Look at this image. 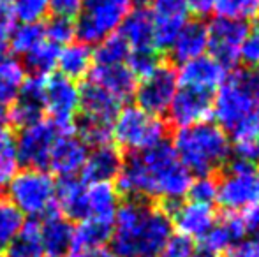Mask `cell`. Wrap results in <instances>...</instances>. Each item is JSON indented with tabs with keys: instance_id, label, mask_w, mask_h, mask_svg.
<instances>
[{
	"instance_id": "1",
	"label": "cell",
	"mask_w": 259,
	"mask_h": 257,
	"mask_svg": "<svg viewBox=\"0 0 259 257\" xmlns=\"http://www.w3.org/2000/svg\"><path fill=\"white\" fill-rule=\"evenodd\" d=\"M192 180L173 146L160 143L152 150L131 153L123 161L116 176V190L131 199H162L169 206L187 195Z\"/></svg>"
},
{
	"instance_id": "2",
	"label": "cell",
	"mask_w": 259,
	"mask_h": 257,
	"mask_svg": "<svg viewBox=\"0 0 259 257\" xmlns=\"http://www.w3.org/2000/svg\"><path fill=\"white\" fill-rule=\"evenodd\" d=\"M171 236L173 224L166 210L129 199L116 210L109 241L116 257H155Z\"/></svg>"
},
{
	"instance_id": "3",
	"label": "cell",
	"mask_w": 259,
	"mask_h": 257,
	"mask_svg": "<svg viewBox=\"0 0 259 257\" xmlns=\"http://www.w3.org/2000/svg\"><path fill=\"white\" fill-rule=\"evenodd\" d=\"M173 150L191 175L210 176L229 161L231 139L217 124L201 122L178 129L173 139Z\"/></svg>"
},
{
	"instance_id": "4",
	"label": "cell",
	"mask_w": 259,
	"mask_h": 257,
	"mask_svg": "<svg viewBox=\"0 0 259 257\" xmlns=\"http://www.w3.org/2000/svg\"><path fill=\"white\" fill-rule=\"evenodd\" d=\"M259 110V72L235 71L228 74L213 95V115L217 125L231 130L236 124Z\"/></svg>"
},
{
	"instance_id": "5",
	"label": "cell",
	"mask_w": 259,
	"mask_h": 257,
	"mask_svg": "<svg viewBox=\"0 0 259 257\" xmlns=\"http://www.w3.org/2000/svg\"><path fill=\"white\" fill-rule=\"evenodd\" d=\"M111 137L118 144V150L140 153L164 143L166 124L160 117L150 115L138 106H125L118 111L111 124Z\"/></svg>"
},
{
	"instance_id": "6",
	"label": "cell",
	"mask_w": 259,
	"mask_h": 257,
	"mask_svg": "<svg viewBox=\"0 0 259 257\" xmlns=\"http://www.w3.org/2000/svg\"><path fill=\"white\" fill-rule=\"evenodd\" d=\"M55 182L53 175L45 169H28L16 173L9 182V201L20 210L23 215L45 217L55 210Z\"/></svg>"
},
{
	"instance_id": "7",
	"label": "cell",
	"mask_w": 259,
	"mask_h": 257,
	"mask_svg": "<svg viewBox=\"0 0 259 257\" xmlns=\"http://www.w3.org/2000/svg\"><path fill=\"white\" fill-rule=\"evenodd\" d=\"M134 0H81L74 23L79 42L94 44L111 35L133 11Z\"/></svg>"
},
{
	"instance_id": "8",
	"label": "cell",
	"mask_w": 259,
	"mask_h": 257,
	"mask_svg": "<svg viewBox=\"0 0 259 257\" xmlns=\"http://www.w3.org/2000/svg\"><path fill=\"white\" fill-rule=\"evenodd\" d=\"M64 132L65 130L55 125L52 120H45V118L28 127H23L20 130L18 139H14L18 162L28 169H46L55 141Z\"/></svg>"
},
{
	"instance_id": "9",
	"label": "cell",
	"mask_w": 259,
	"mask_h": 257,
	"mask_svg": "<svg viewBox=\"0 0 259 257\" xmlns=\"http://www.w3.org/2000/svg\"><path fill=\"white\" fill-rule=\"evenodd\" d=\"M42 92L50 120L65 132L74 130V120L79 113V86L76 81L62 74H50L45 78Z\"/></svg>"
},
{
	"instance_id": "10",
	"label": "cell",
	"mask_w": 259,
	"mask_h": 257,
	"mask_svg": "<svg viewBox=\"0 0 259 257\" xmlns=\"http://www.w3.org/2000/svg\"><path fill=\"white\" fill-rule=\"evenodd\" d=\"M215 201L228 212H240L250 204L259 202L256 169L235 161L228 171L217 182V199Z\"/></svg>"
},
{
	"instance_id": "11",
	"label": "cell",
	"mask_w": 259,
	"mask_h": 257,
	"mask_svg": "<svg viewBox=\"0 0 259 257\" xmlns=\"http://www.w3.org/2000/svg\"><path fill=\"white\" fill-rule=\"evenodd\" d=\"M177 90V72L169 65L160 64L150 74L140 78V81L136 83V90H134L136 106L147 113L160 117V115L167 113Z\"/></svg>"
},
{
	"instance_id": "12",
	"label": "cell",
	"mask_w": 259,
	"mask_h": 257,
	"mask_svg": "<svg viewBox=\"0 0 259 257\" xmlns=\"http://www.w3.org/2000/svg\"><path fill=\"white\" fill-rule=\"evenodd\" d=\"M208 30V52L226 69L233 67L240 60V48L247 34V25L243 21L217 18L206 27Z\"/></svg>"
},
{
	"instance_id": "13",
	"label": "cell",
	"mask_w": 259,
	"mask_h": 257,
	"mask_svg": "<svg viewBox=\"0 0 259 257\" xmlns=\"http://www.w3.org/2000/svg\"><path fill=\"white\" fill-rule=\"evenodd\" d=\"M211 111H213V93L178 85L167 115H169V120L178 129H182L208 122Z\"/></svg>"
},
{
	"instance_id": "14",
	"label": "cell",
	"mask_w": 259,
	"mask_h": 257,
	"mask_svg": "<svg viewBox=\"0 0 259 257\" xmlns=\"http://www.w3.org/2000/svg\"><path fill=\"white\" fill-rule=\"evenodd\" d=\"M167 215L178 234L187 240H203L217 224V215L211 204L185 201L167 206Z\"/></svg>"
},
{
	"instance_id": "15",
	"label": "cell",
	"mask_w": 259,
	"mask_h": 257,
	"mask_svg": "<svg viewBox=\"0 0 259 257\" xmlns=\"http://www.w3.org/2000/svg\"><path fill=\"white\" fill-rule=\"evenodd\" d=\"M45 78H34L28 76L21 86L20 93L11 104V110L7 111V118L16 127L23 129L35 122L42 120L45 115V92H42Z\"/></svg>"
},
{
	"instance_id": "16",
	"label": "cell",
	"mask_w": 259,
	"mask_h": 257,
	"mask_svg": "<svg viewBox=\"0 0 259 257\" xmlns=\"http://www.w3.org/2000/svg\"><path fill=\"white\" fill-rule=\"evenodd\" d=\"M87 155H89V148L76 136L74 130L64 132L55 141L48 168H52V171L60 178H74L78 176V173H81Z\"/></svg>"
},
{
	"instance_id": "17",
	"label": "cell",
	"mask_w": 259,
	"mask_h": 257,
	"mask_svg": "<svg viewBox=\"0 0 259 257\" xmlns=\"http://www.w3.org/2000/svg\"><path fill=\"white\" fill-rule=\"evenodd\" d=\"M177 78L180 86H191V88L213 93L228 78V69L217 62L213 57L205 55L187 64H182Z\"/></svg>"
},
{
	"instance_id": "18",
	"label": "cell",
	"mask_w": 259,
	"mask_h": 257,
	"mask_svg": "<svg viewBox=\"0 0 259 257\" xmlns=\"http://www.w3.org/2000/svg\"><path fill=\"white\" fill-rule=\"evenodd\" d=\"M120 110L122 102L106 92L103 86L92 81H87L85 85L79 86V118L111 125Z\"/></svg>"
},
{
	"instance_id": "19",
	"label": "cell",
	"mask_w": 259,
	"mask_h": 257,
	"mask_svg": "<svg viewBox=\"0 0 259 257\" xmlns=\"http://www.w3.org/2000/svg\"><path fill=\"white\" fill-rule=\"evenodd\" d=\"M118 34L127 42L131 53L159 52L154 34V16L145 6H138L131 11L118 27Z\"/></svg>"
},
{
	"instance_id": "20",
	"label": "cell",
	"mask_w": 259,
	"mask_h": 257,
	"mask_svg": "<svg viewBox=\"0 0 259 257\" xmlns=\"http://www.w3.org/2000/svg\"><path fill=\"white\" fill-rule=\"evenodd\" d=\"M41 247L46 257H69L74 240V227L57 208L42 217Z\"/></svg>"
},
{
	"instance_id": "21",
	"label": "cell",
	"mask_w": 259,
	"mask_h": 257,
	"mask_svg": "<svg viewBox=\"0 0 259 257\" xmlns=\"http://www.w3.org/2000/svg\"><path fill=\"white\" fill-rule=\"evenodd\" d=\"M122 164V153L115 144H101V146H96L89 151L79 178L85 183L111 182L113 178L118 176Z\"/></svg>"
},
{
	"instance_id": "22",
	"label": "cell",
	"mask_w": 259,
	"mask_h": 257,
	"mask_svg": "<svg viewBox=\"0 0 259 257\" xmlns=\"http://www.w3.org/2000/svg\"><path fill=\"white\" fill-rule=\"evenodd\" d=\"M171 57L175 62L187 64L199 57H205L208 52V30L201 21H185L182 30L169 46Z\"/></svg>"
},
{
	"instance_id": "23",
	"label": "cell",
	"mask_w": 259,
	"mask_h": 257,
	"mask_svg": "<svg viewBox=\"0 0 259 257\" xmlns=\"http://www.w3.org/2000/svg\"><path fill=\"white\" fill-rule=\"evenodd\" d=\"M89 76H90L89 81L103 86L106 92H109L113 97H116L122 104L125 102L131 95H134L138 79H136V76L131 72V69L127 67V64L108 65V67L92 65Z\"/></svg>"
},
{
	"instance_id": "24",
	"label": "cell",
	"mask_w": 259,
	"mask_h": 257,
	"mask_svg": "<svg viewBox=\"0 0 259 257\" xmlns=\"http://www.w3.org/2000/svg\"><path fill=\"white\" fill-rule=\"evenodd\" d=\"M118 206H120V194L111 182L87 183V189H85L87 219L113 222Z\"/></svg>"
},
{
	"instance_id": "25",
	"label": "cell",
	"mask_w": 259,
	"mask_h": 257,
	"mask_svg": "<svg viewBox=\"0 0 259 257\" xmlns=\"http://www.w3.org/2000/svg\"><path fill=\"white\" fill-rule=\"evenodd\" d=\"M85 189L87 183L79 176L60 178L55 189V206L67 220H85Z\"/></svg>"
},
{
	"instance_id": "26",
	"label": "cell",
	"mask_w": 259,
	"mask_h": 257,
	"mask_svg": "<svg viewBox=\"0 0 259 257\" xmlns=\"http://www.w3.org/2000/svg\"><path fill=\"white\" fill-rule=\"evenodd\" d=\"M92 65L94 52L85 42H69L58 53L57 67L60 69V74L72 81L89 76Z\"/></svg>"
},
{
	"instance_id": "27",
	"label": "cell",
	"mask_w": 259,
	"mask_h": 257,
	"mask_svg": "<svg viewBox=\"0 0 259 257\" xmlns=\"http://www.w3.org/2000/svg\"><path fill=\"white\" fill-rule=\"evenodd\" d=\"M113 234V222L97 219L81 220L79 226L74 229V240H72L71 252H89L96 248H103Z\"/></svg>"
},
{
	"instance_id": "28",
	"label": "cell",
	"mask_w": 259,
	"mask_h": 257,
	"mask_svg": "<svg viewBox=\"0 0 259 257\" xmlns=\"http://www.w3.org/2000/svg\"><path fill=\"white\" fill-rule=\"evenodd\" d=\"M27 79L21 62L14 59L0 60V108L11 106Z\"/></svg>"
},
{
	"instance_id": "29",
	"label": "cell",
	"mask_w": 259,
	"mask_h": 257,
	"mask_svg": "<svg viewBox=\"0 0 259 257\" xmlns=\"http://www.w3.org/2000/svg\"><path fill=\"white\" fill-rule=\"evenodd\" d=\"M6 257H45L41 247V224L35 219L23 224L20 234L6 248Z\"/></svg>"
},
{
	"instance_id": "30",
	"label": "cell",
	"mask_w": 259,
	"mask_h": 257,
	"mask_svg": "<svg viewBox=\"0 0 259 257\" xmlns=\"http://www.w3.org/2000/svg\"><path fill=\"white\" fill-rule=\"evenodd\" d=\"M62 48L50 41H42L39 46H35L30 53L25 55V62L21 64L25 72H28L34 78H46V76L53 74V69L57 67L58 62V53Z\"/></svg>"
},
{
	"instance_id": "31",
	"label": "cell",
	"mask_w": 259,
	"mask_h": 257,
	"mask_svg": "<svg viewBox=\"0 0 259 257\" xmlns=\"http://www.w3.org/2000/svg\"><path fill=\"white\" fill-rule=\"evenodd\" d=\"M129 46L122 39L118 32H113L106 39L97 44L96 52H94V65H101V67H108V65H123L127 64L129 59Z\"/></svg>"
},
{
	"instance_id": "32",
	"label": "cell",
	"mask_w": 259,
	"mask_h": 257,
	"mask_svg": "<svg viewBox=\"0 0 259 257\" xmlns=\"http://www.w3.org/2000/svg\"><path fill=\"white\" fill-rule=\"evenodd\" d=\"M46 39L42 23H20L9 34V48L18 55H27Z\"/></svg>"
},
{
	"instance_id": "33",
	"label": "cell",
	"mask_w": 259,
	"mask_h": 257,
	"mask_svg": "<svg viewBox=\"0 0 259 257\" xmlns=\"http://www.w3.org/2000/svg\"><path fill=\"white\" fill-rule=\"evenodd\" d=\"M25 217L7 197H0V250H6L20 234Z\"/></svg>"
},
{
	"instance_id": "34",
	"label": "cell",
	"mask_w": 259,
	"mask_h": 257,
	"mask_svg": "<svg viewBox=\"0 0 259 257\" xmlns=\"http://www.w3.org/2000/svg\"><path fill=\"white\" fill-rule=\"evenodd\" d=\"M16 143L9 130H0V189L9 185L18 169Z\"/></svg>"
},
{
	"instance_id": "35",
	"label": "cell",
	"mask_w": 259,
	"mask_h": 257,
	"mask_svg": "<svg viewBox=\"0 0 259 257\" xmlns=\"http://www.w3.org/2000/svg\"><path fill=\"white\" fill-rule=\"evenodd\" d=\"M213 11L217 13V18L245 23V20L257 16L259 0H215Z\"/></svg>"
},
{
	"instance_id": "36",
	"label": "cell",
	"mask_w": 259,
	"mask_h": 257,
	"mask_svg": "<svg viewBox=\"0 0 259 257\" xmlns=\"http://www.w3.org/2000/svg\"><path fill=\"white\" fill-rule=\"evenodd\" d=\"M50 13V0H14L13 18L21 23H41Z\"/></svg>"
},
{
	"instance_id": "37",
	"label": "cell",
	"mask_w": 259,
	"mask_h": 257,
	"mask_svg": "<svg viewBox=\"0 0 259 257\" xmlns=\"http://www.w3.org/2000/svg\"><path fill=\"white\" fill-rule=\"evenodd\" d=\"M45 35L46 41L57 44L58 48H64L72 41L76 35L74 30V21L67 20V18H57L53 16L48 23L45 25Z\"/></svg>"
},
{
	"instance_id": "38",
	"label": "cell",
	"mask_w": 259,
	"mask_h": 257,
	"mask_svg": "<svg viewBox=\"0 0 259 257\" xmlns=\"http://www.w3.org/2000/svg\"><path fill=\"white\" fill-rule=\"evenodd\" d=\"M152 16L159 20H187V2L185 0H148Z\"/></svg>"
},
{
	"instance_id": "39",
	"label": "cell",
	"mask_w": 259,
	"mask_h": 257,
	"mask_svg": "<svg viewBox=\"0 0 259 257\" xmlns=\"http://www.w3.org/2000/svg\"><path fill=\"white\" fill-rule=\"evenodd\" d=\"M187 195L189 201L213 204L217 199V182L211 176H198L196 180H192Z\"/></svg>"
},
{
	"instance_id": "40",
	"label": "cell",
	"mask_w": 259,
	"mask_h": 257,
	"mask_svg": "<svg viewBox=\"0 0 259 257\" xmlns=\"http://www.w3.org/2000/svg\"><path fill=\"white\" fill-rule=\"evenodd\" d=\"M229 132H231V137L235 143L259 139V110L243 118V120L240 122V124H236Z\"/></svg>"
},
{
	"instance_id": "41",
	"label": "cell",
	"mask_w": 259,
	"mask_h": 257,
	"mask_svg": "<svg viewBox=\"0 0 259 257\" xmlns=\"http://www.w3.org/2000/svg\"><path fill=\"white\" fill-rule=\"evenodd\" d=\"M201 241H203L201 247H205L206 250L213 252V254H217V255H221V252H226L233 243H235L221 222L215 224V226L211 227L210 233H208Z\"/></svg>"
},
{
	"instance_id": "42",
	"label": "cell",
	"mask_w": 259,
	"mask_h": 257,
	"mask_svg": "<svg viewBox=\"0 0 259 257\" xmlns=\"http://www.w3.org/2000/svg\"><path fill=\"white\" fill-rule=\"evenodd\" d=\"M240 60L249 67H259V27L247 30L240 48Z\"/></svg>"
},
{
	"instance_id": "43",
	"label": "cell",
	"mask_w": 259,
	"mask_h": 257,
	"mask_svg": "<svg viewBox=\"0 0 259 257\" xmlns=\"http://www.w3.org/2000/svg\"><path fill=\"white\" fill-rule=\"evenodd\" d=\"M194 254V245L191 240L180 236H171L169 241L162 247V250L159 252L155 257H192Z\"/></svg>"
},
{
	"instance_id": "44",
	"label": "cell",
	"mask_w": 259,
	"mask_h": 257,
	"mask_svg": "<svg viewBox=\"0 0 259 257\" xmlns=\"http://www.w3.org/2000/svg\"><path fill=\"white\" fill-rule=\"evenodd\" d=\"M231 151H235V161L242 164H247L250 168L259 164V139L231 144Z\"/></svg>"
},
{
	"instance_id": "45",
	"label": "cell",
	"mask_w": 259,
	"mask_h": 257,
	"mask_svg": "<svg viewBox=\"0 0 259 257\" xmlns=\"http://www.w3.org/2000/svg\"><path fill=\"white\" fill-rule=\"evenodd\" d=\"M50 11L57 18L74 20L81 11V0H50Z\"/></svg>"
},
{
	"instance_id": "46",
	"label": "cell",
	"mask_w": 259,
	"mask_h": 257,
	"mask_svg": "<svg viewBox=\"0 0 259 257\" xmlns=\"http://www.w3.org/2000/svg\"><path fill=\"white\" fill-rule=\"evenodd\" d=\"M224 257H259V240H242L233 243Z\"/></svg>"
},
{
	"instance_id": "47",
	"label": "cell",
	"mask_w": 259,
	"mask_h": 257,
	"mask_svg": "<svg viewBox=\"0 0 259 257\" xmlns=\"http://www.w3.org/2000/svg\"><path fill=\"white\" fill-rule=\"evenodd\" d=\"M240 217H242V220H243V226H245L247 234L259 233V202L240 210Z\"/></svg>"
},
{
	"instance_id": "48",
	"label": "cell",
	"mask_w": 259,
	"mask_h": 257,
	"mask_svg": "<svg viewBox=\"0 0 259 257\" xmlns=\"http://www.w3.org/2000/svg\"><path fill=\"white\" fill-rule=\"evenodd\" d=\"M11 30H13V14L7 7L0 6V41L9 44Z\"/></svg>"
},
{
	"instance_id": "49",
	"label": "cell",
	"mask_w": 259,
	"mask_h": 257,
	"mask_svg": "<svg viewBox=\"0 0 259 257\" xmlns=\"http://www.w3.org/2000/svg\"><path fill=\"white\" fill-rule=\"evenodd\" d=\"M185 2H187V9H191L192 13L199 14V16L213 11L215 6V0H185Z\"/></svg>"
},
{
	"instance_id": "50",
	"label": "cell",
	"mask_w": 259,
	"mask_h": 257,
	"mask_svg": "<svg viewBox=\"0 0 259 257\" xmlns=\"http://www.w3.org/2000/svg\"><path fill=\"white\" fill-rule=\"evenodd\" d=\"M69 257H116L109 248H96V250H89V252H71Z\"/></svg>"
},
{
	"instance_id": "51",
	"label": "cell",
	"mask_w": 259,
	"mask_h": 257,
	"mask_svg": "<svg viewBox=\"0 0 259 257\" xmlns=\"http://www.w3.org/2000/svg\"><path fill=\"white\" fill-rule=\"evenodd\" d=\"M192 257H221V255L206 250L205 247H199V248H194V254H192Z\"/></svg>"
},
{
	"instance_id": "52",
	"label": "cell",
	"mask_w": 259,
	"mask_h": 257,
	"mask_svg": "<svg viewBox=\"0 0 259 257\" xmlns=\"http://www.w3.org/2000/svg\"><path fill=\"white\" fill-rule=\"evenodd\" d=\"M7 122H9V118H7V111L4 110V108H0V130H6Z\"/></svg>"
},
{
	"instance_id": "53",
	"label": "cell",
	"mask_w": 259,
	"mask_h": 257,
	"mask_svg": "<svg viewBox=\"0 0 259 257\" xmlns=\"http://www.w3.org/2000/svg\"><path fill=\"white\" fill-rule=\"evenodd\" d=\"M13 2H14V0H0V6H2V7H7L9 4H13Z\"/></svg>"
},
{
	"instance_id": "54",
	"label": "cell",
	"mask_w": 259,
	"mask_h": 257,
	"mask_svg": "<svg viewBox=\"0 0 259 257\" xmlns=\"http://www.w3.org/2000/svg\"><path fill=\"white\" fill-rule=\"evenodd\" d=\"M256 185H257V195H259V169L256 171Z\"/></svg>"
},
{
	"instance_id": "55",
	"label": "cell",
	"mask_w": 259,
	"mask_h": 257,
	"mask_svg": "<svg viewBox=\"0 0 259 257\" xmlns=\"http://www.w3.org/2000/svg\"><path fill=\"white\" fill-rule=\"evenodd\" d=\"M0 257H2V255H0Z\"/></svg>"
},
{
	"instance_id": "56",
	"label": "cell",
	"mask_w": 259,
	"mask_h": 257,
	"mask_svg": "<svg viewBox=\"0 0 259 257\" xmlns=\"http://www.w3.org/2000/svg\"><path fill=\"white\" fill-rule=\"evenodd\" d=\"M257 14H259V13H257Z\"/></svg>"
}]
</instances>
